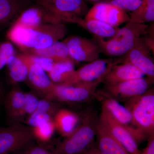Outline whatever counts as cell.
Returning a JSON list of instances; mask_svg holds the SVG:
<instances>
[{
  "mask_svg": "<svg viewBox=\"0 0 154 154\" xmlns=\"http://www.w3.org/2000/svg\"><path fill=\"white\" fill-rule=\"evenodd\" d=\"M63 23H47L34 26L14 25L8 33L9 40L25 51L45 48L59 41L66 34Z\"/></svg>",
  "mask_w": 154,
  "mask_h": 154,
  "instance_id": "1",
  "label": "cell"
},
{
  "mask_svg": "<svg viewBox=\"0 0 154 154\" xmlns=\"http://www.w3.org/2000/svg\"><path fill=\"white\" fill-rule=\"evenodd\" d=\"M149 25L130 21L109 40L95 37L94 41L101 52L109 56H121L133 48L142 36L146 32Z\"/></svg>",
  "mask_w": 154,
  "mask_h": 154,
  "instance_id": "2",
  "label": "cell"
},
{
  "mask_svg": "<svg viewBox=\"0 0 154 154\" xmlns=\"http://www.w3.org/2000/svg\"><path fill=\"white\" fill-rule=\"evenodd\" d=\"M94 116L87 113L81 124L60 143L54 150V154H84L93 146L96 136Z\"/></svg>",
  "mask_w": 154,
  "mask_h": 154,
  "instance_id": "3",
  "label": "cell"
},
{
  "mask_svg": "<svg viewBox=\"0 0 154 154\" xmlns=\"http://www.w3.org/2000/svg\"><path fill=\"white\" fill-rule=\"evenodd\" d=\"M123 102L124 106L132 114L136 128L148 138L154 135L153 89Z\"/></svg>",
  "mask_w": 154,
  "mask_h": 154,
  "instance_id": "4",
  "label": "cell"
},
{
  "mask_svg": "<svg viewBox=\"0 0 154 154\" xmlns=\"http://www.w3.org/2000/svg\"><path fill=\"white\" fill-rule=\"evenodd\" d=\"M35 139L33 128L22 123L0 128V154L16 153Z\"/></svg>",
  "mask_w": 154,
  "mask_h": 154,
  "instance_id": "5",
  "label": "cell"
},
{
  "mask_svg": "<svg viewBox=\"0 0 154 154\" xmlns=\"http://www.w3.org/2000/svg\"><path fill=\"white\" fill-rule=\"evenodd\" d=\"M105 76L91 83L70 86L56 85L52 93L45 99L51 101L56 100L60 102L71 103L87 102L95 98L96 89L102 82Z\"/></svg>",
  "mask_w": 154,
  "mask_h": 154,
  "instance_id": "6",
  "label": "cell"
},
{
  "mask_svg": "<svg viewBox=\"0 0 154 154\" xmlns=\"http://www.w3.org/2000/svg\"><path fill=\"white\" fill-rule=\"evenodd\" d=\"M95 98L100 102L102 106L105 107L117 121L126 128L138 145L148 139L136 128L130 111L118 100L106 91H102L96 92Z\"/></svg>",
  "mask_w": 154,
  "mask_h": 154,
  "instance_id": "7",
  "label": "cell"
},
{
  "mask_svg": "<svg viewBox=\"0 0 154 154\" xmlns=\"http://www.w3.org/2000/svg\"><path fill=\"white\" fill-rule=\"evenodd\" d=\"M70 56L75 62H92L99 59L101 52L94 40L79 36H72L65 39Z\"/></svg>",
  "mask_w": 154,
  "mask_h": 154,
  "instance_id": "8",
  "label": "cell"
},
{
  "mask_svg": "<svg viewBox=\"0 0 154 154\" xmlns=\"http://www.w3.org/2000/svg\"><path fill=\"white\" fill-rule=\"evenodd\" d=\"M150 51L141 37L133 48L115 61L117 64H130L154 81V61L151 57Z\"/></svg>",
  "mask_w": 154,
  "mask_h": 154,
  "instance_id": "9",
  "label": "cell"
},
{
  "mask_svg": "<svg viewBox=\"0 0 154 154\" xmlns=\"http://www.w3.org/2000/svg\"><path fill=\"white\" fill-rule=\"evenodd\" d=\"M154 81L149 78L130 80L111 85H106V92L117 100L124 101L140 96L149 90Z\"/></svg>",
  "mask_w": 154,
  "mask_h": 154,
  "instance_id": "10",
  "label": "cell"
},
{
  "mask_svg": "<svg viewBox=\"0 0 154 154\" xmlns=\"http://www.w3.org/2000/svg\"><path fill=\"white\" fill-rule=\"evenodd\" d=\"M99 120L130 154H140L138 144L126 128L117 121L104 107Z\"/></svg>",
  "mask_w": 154,
  "mask_h": 154,
  "instance_id": "11",
  "label": "cell"
},
{
  "mask_svg": "<svg viewBox=\"0 0 154 154\" xmlns=\"http://www.w3.org/2000/svg\"><path fill=\"white\" fill-rule=\"evenodd\" d=\"M84 19L99 20L117 28L130 21V17L125 11L110 3H100L92 7Z\"/></svg>",
  "mask_w": 154,
  "mask_h": 154,
  "instance_id": "12",
  "label": "cell"
},
{
  "mask_svg": "<svg viewBox=\"0 0 154 154\" xmlns=\"http://www.w3.org/2000/svg\"><path fill=\"white\" fill-rule=\"evenodd\" d=\"M114 63V61L99 59L86 64L75 71L71 79L66 86L95 82L105 76Z\"/></svg>",
  "mask_w": 154,
  "mask_h": 154,
  "instance_id": "13",
  "label": "cell"
},
{
  "mask_svg": "<svg viewBox=\"0 0 154 154\" xmlns=\"http://www.w3.org/2000/svg\"><path fill=\"white\" fill-rule=\"evenodd\" d=\"M28 64V72L27 80L29 85L35 92L44 96L46 99L54 90L56 86L44 70L33 63L26 54H21Z\"/></svg>",
  "mask_w": 154,
  "mask_h": 154,
  "instance_id": "14",
  "label": "cell"
},
{
  "mask_svg": "<svg viewBox=\"0 0 154 154\" xmlns=\"http://www.w3.org/2000/svg\"><path fill=\"white\" fill-rule=\"evenodd\" d=\"M25 93L19 88H13L4 100L8 125L24 122L23 117Z\"/></svg>",
  "mask_w": 154,
  "mask_h": 154,
  "instance_id": "15",
  "label": "cell"
},
{
  "mask_svg": "<svg viewBox=\"0 0 154 154\" xmlns=\"http://www.w3.org/2000/svg\"><path fill=\"white\" fill-rule=\"evenodd\" d=\"M97 148L102 154H130L99 120L96 123Z\"/></svg>",
  "mask_w": 154,
  "mask_h": 154,
  "instance_id": "16",
  "label": "cell"
},
{
  "mask_svg": "<svg viewBox=\"0 0 154 154\" xmlns=\"http://www.w3.org/2000/svg\"><path fill=\"white\" fill-rule=\"evenodd\" d=\"M115 63L104 77L102 82L111 85L129 80L144 77V74L137 68L129 63Z\"/></svg>",
  "mask_w": 154,
  "mask_h": 154,
  "instance_id": "17",
  "label": "cell"
},
{
  "mask_svg": "<svg viewBox=\"0 0 154 154\" xmlns=\"http://www.w3.org/2000/svg\"><path fill=\"white\" fill-rule=\"evenodd\" d=\"M62 23L58 18L45 8H27L19 15L14 24L24 26H34L47 23Z\"/></svg>",
  "mask_w": 154,
  "mask_h": 154,
  "instance_id": "18",
  "label": "cell"
},
{
  "mask_svg": "<svg viewBox=\"0 0 154 154\" xmlns=\"http://www.w3.org/2000/svg\"><path fill=\"white\" fill-rule=\"evenodd\" d=\"M30 4V0H0V27L16 20Z\"/></svg>",
  "mask_w": 154,
  "mask_h": 154,
  "instance_id": "19",
  "label": "cell"
},
{
  "mask_svg": "<svg viewBox=\"0 0 154 154\" xmlns=\"http://www.w3.org/2000/svg\"><path fill=\"white\" fill-rule=\"evenodd\" d=\"M26 51L28 54L51 59L55 63L71 61L76 63L70 56L67 47L63 42H57L45 48L30 49Z\"/></svg>",
  "mask_w": 154,
  "mask_h": 154,
  "instance_id": "20",
  "label": "cell"
},
{
  "mask_svg": "<svg viewBox=\"0 0 154 154\" xmlns=\"http://www.w3.org/2000/svg\"><path fill=\"white\" fill-rule=\"evenodd\" d=\"M55 129L66 137L77 127L79 117L76 113L67 109H59L53 117Z\"/></svg>",
  "mask_w": 154,
  "mask_h": 154,
  "instance_id": "21",
  "label": "cell"
},
{
  "mask_svg": "<svg viewBox=\"0 0 154 154\" xmlns=\"http://www.w3.org/2000/svg\"><path fill=\"white\" fill-rule=\"evenodd\" d=\"M75 64L71 61L55 63L51 70L48 73L50 79L56 85H66L75 71Z\"/></svg>",
  "mask_w": 154,
  "mask_h": 154,
  "instance_id": "22",
  "label": "cell"
},
{
  "mask_svg": "<svg viewBox=\"0 0 154 154\" xmlns=\"http://www.w3.org/2000/svg\"><path fill=\"white\" fill-rule=\"evenodd\" d=\"M6 65L11 83L16 84L27 80L28 66L21 54H15L9 58Z\"/></svg>",
  "mask_w": 154,
  "mask_h": 154,
  "instance_id": "23",
  "label": "cell"
},
{
  "mask_svg": "<svg viewBox=\"0 0 154 154\" xmlns=\"http://www.w3.org/2000/svg\"><path fill=\"white\" fill-rule=\"evenodd\" d=\"M82 28L102 38L113 37L119 29L99 20L85 19Z\"/></svg>",
  "mask_w": 154,
  "mask_h": 154,
  "instance_id": "24",
  "label": "cell"
},
{
  "mask_svg": "<svg viewBox=\"0 0 154 154\" xmlns=\"http://www.w3.org/2000/svg\"><path fill=\"white\" fill-rule=\"evenodd\" d=\"M130 21L135 23L146 24L153 22L154 20V0H143L140 7L132 12Z\"/></svg>",
  "mask_w": 154,
  "mask_h": 154,
  "instance_id": "25",
  "label": "cell"
},
{
  "mask_svg": "<svg viewBox=\"0 0 154 154\" xmlns=\"http://www.w3.org/2000/svg\"><path fill=\"white\" fill-rule=\"evenodd\" d=\"M32 128L35 139L42 142L50 140L56 129L53 120L42 123Z\"/></svg>",
  "mask_w": 154,
  "mask_h": 154,
  "instance_id": "26",
  "label": "cell"
},
{
  "mask_svg": "<svg viewBox=\"0 0 154 154\" xmlns=\"http://www.w3.org/2000/svg\"><path fill=\"white\" fill-rule=\"evenodd\" d=\"M38 100L34 94L31 93H25V104L23 110L24 122L27 118L33 114L38 106Z\"/></svg>",
  "mask_w": 154,
  "mask_h": 154,
  "instance_id": "27",
  "label": "cell"
},
{
  "mask_svg": "<svg viewBox=\"0 0 154 154\" xmlns=\"http://www.w3.org/2000/svg\"><path fill=\"white\" fill-rule=\"evenodd\" d=\"M15 54V48L11 42L0 43V70L6 65L9 58Z\"/></svg>",
  "mask_w": 154,
  "mask_h": 154,
  "instance_id": "28",
  "label": "cell"
},
{
  "mask_svg": "<svg viewBox=\"0 0 154 154\" xmlns=\"http://www.w3.org/2000/svg\"><path fill=\"white\" fill-rule=\"evenodd\" d=\"M53 120V117L48 113L35 111L27 118L25 122L28 126L34 128L44 122Z\"/></svg>",
  "mask_w": 154,
  "mask_h": 154,
  "instance_id": "29",
  "label": "cell"
},
{
  "mask_svg": "<svg viewBox=\"0 0 154 154\" xmlns=\"http://www.w3.org/2000/svg\"><path fill=\"white\" fill-rule=\"evenodd\" d=\"M14 154H54L44 146L36 144L34 141L25 146L22 149Z\"/></svg>",
  "mask_w": 154,
  "mask_h": 154,
  "instance_id": "30",
  "label": "cell"
},
{
  "mask_svg": "<svg viewBox=\"0 0 154 154\" xmlns=\"http://www.w3.org/2000/svg\"><path fill=\"white\" fill-rule=\"evenodd\" d=\"M110 3L125 11L133 12L140 7L143 0H111Z\"/></svg>",
  "mask_w": 154,
  "mask_h": 154,
  "instance_id": "31",
  "label": "cell"
},
{
  "mask_svg": "<svg viewBox=\"0 0 154 154\" xmlns=\"http://www.w3.org/2000/svg\"><path fill=\"white\" fill-rule=\"evenodd\" d=\"M59 109V106L57 104L44 99L39 100L38 106L35 111L48 113L53 117Z\"/></svg>",
  "mask_w": 154,
  "mask_h": 154,
  "instance_id": "32",
  "label": "cell"
},
{
  "mask_svg": "<svg viewBox=\"0 0 154 154\" xmlns=\"http://www.w3.org/2000/svg\"><path fill=\"white\" fill-rule=\"evenodd\" d=\"M28 57L30 60L39 66L45 72L49 73L53 68L54 64V61L49 58L38 56L31 55L28 54Z\"/></svg>",
  "mask_w": 154,
  "mask_h": 154,
  "instance_id": "33",
  "label": "cell"
},
{
  "mask_svg": "<svg viewBox=\"0 0 154 154\" xmlns=\"http://www.w3.org/2000/svg\"><path fill=\"white\" fill-rule=\"evenodd\" d=\"M146 146L140 154H154V135L148 138Z\"/></svg>",
  "mask_w": 154,
  "mask_h": 154,
  "instance_id": "34",
  "label": "cell"
},
{
  "mask_svg": "<svg viewBox=\"0 0 154 154\" xmlns=\"http://www.w3.org/2000/svg\"><path fill=\"white\" fill-rule=\"evenodd\" d=\"M84 154H102L96 147L94 146L88 149Z\"/></svg>",
  "mask_w": 154,
  "mask_h": 154,
  "instance_id": "35",
  "label": "cell"
},
{
  "mask_svg": "<svg viewBox=\"0 0 154 154\" xmlns=\"http://www.w3.org/2000/svg\"><path fill=\"white\" fill-rule=\"evenodd\" d=\"M4 89L1 83H0V100L3 99L4 96Z\"/></svg>",
  "mask_w": 154,
  "mask_h": 154,
  "instance_id": "36",
  "label": "cell"
},
{
  "mask_svg": "<svg viewBox=\"0 0 154 154\" xmlns=\"http://www.w3.org/2000/svg\"><path fill=\"white\" fill-rule=\"evenodd\" d=\"M73 1H74L75 2H76L79 3V5H81L85 6V4H84L83 0H73Z\"/></svg>",
  "mask_w": 154,
  "mask_h": 154,
  "instance_id": "37",
  "label": "cell"
},
{
  "mask_svg": "<svg viewBox=\"0 0 154 154\" xmlns=\"http://www.w3.org/2000/svg\"><path fill=\"white\" fill-rule=\"evenodd\" d=\"M90 1H99V0H90Z\"/></svg>",
  "mask_w": 154,
  "mask_h": 154,
  "instance_id": "38",
  "label": "cell"
},
{
  "mask_svg": "<svg viewBox=\"0 0 154 154\" xmlns=\"http://www.w3.org/2000/svg\"></svg>",
  "mask_w": 154,
  "mask_h": 154,
  "instance_id": "39",
  "label": "cell"
}]
</instances>
